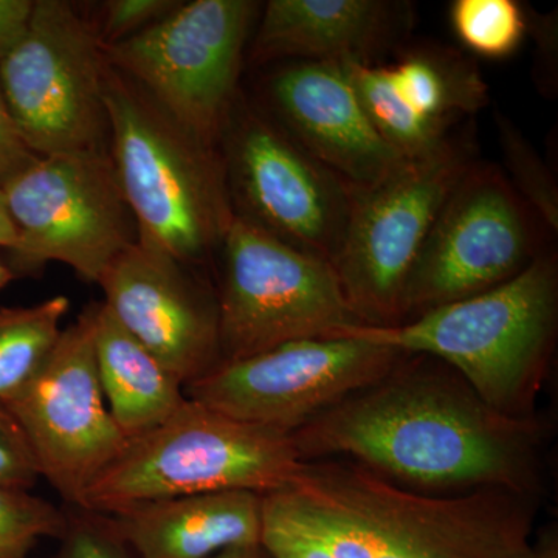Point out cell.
<instances>
[{
  "instance_id": "obj_30",
  "label": "cell",
  "mask_w": 558,
  "mask_h": 558,
  "mask_svg": "<svg viewBox=\"0 0 558 558\" xmlns=\"http://www.w3.org/2000/svg\"><path fill=\"white\" fill-rule=\"evenodd\" d=\"M38 159L22 140L0 89V190Z\"/></svg>"
},
{
  "instance_id": "obj_15",
  "label": "cell",
  "mask_w": 558,
  "mask_h": 558,
  "mask_svg": "<svg viewBox=\"0 0 558 558\" xmlns=\"http://www.w3.org/2000/svg\"><path fill=\"white\" fill-rule=\"evenodd\" d=\"M105 306L183 389L220 362L218 300L179 260L135 242L102 275Z\"/></svg>"
},
{
  "instance_id": "obj_16",
  "label": "cell",
  "mask_w": 558,
  "mask_h": 558,
  "mask_svg": "<svg viewBox=\"0 0 558 558\" xmlns=\"http://www.w3.org/2000/svg\"><path fill=\"white\" fill-rule=\"evenodd\" d=\"M269 95L284 134L352 191L409 161L371 123L340 62H289L271 75Z\"/></svg>"
},
{
  "instance_id": "obj_12",
  "label": "cell",
  "mask_w": 558,
  "mask_h": 558,
  "mask_svg": "<svg viewBox=\"0 0 558 558\" xmlns=\"http://www.w3.org/2000/svg\"><path fill=\"white\" fill-rule=\"evenodd\" d=\"M405 355L355 336L289 341L218 363L185 387V396L236 421L292 436Z\"/></svg>"
},
{
  "instance_id": "obj_29",
  "label": "cell",
  "mask_w": 558,
  "mask_h": 558,
  "mask_svg": "<svg viewBox=\"0 0 558 558\" xmlns=\"http://www.w3.org/2000/svg\"><path fill=\"white\" fill-rule=\"evenodd\" d=\"M179 3L168 0H112L106 3L105 38L110 44L135 35L167 16Z\"/></svg>"
},
{
  "instance_id": "obj_9",
  "label": "cell",
  "mask_w": 558,
  "mask_h": 558,
  "mask_svg": "<svg viewBox=\"0 0 558 558\" xmlns=\"http://www.w3.org/2000/svg\"><path fill=\"white\" fill-rule=\"evenodd\" d=\"M258 3L194 0L119 43L106 60L130 73L183 131L215 148L233 106Z\"/></svg>"
},
{
  "instance_id": "obj_13",
  "label": "cell",
  "mask_w": 558,
  "mask_h": 558,
  "mask_svg": "<svg viewBox=\"0 0 558 558\" xmlns=\"http://www.w3.org/2000/svg\"><path fill=\"white\" fill-rule=\"evenodd\" d=\"M97 304L62 330L39 373L2 405L28 440L39 476L83 510L87 492L130 440L106 403L94 351Z\"/></svg>"
},
{
  "instance_id": "obj_7",
  "label": "cell",
  "mask_w": 558,
  "mask_h": 558,
  "mask_svg": "<svg viewBox=\"0 0 558 558\" xmlns=\"http://www.w3.org/2000/svg\"><path fill=\"white\" fill-rule=\"evenodd\" d=\"M473 161L450 142L409 160L368 189L352 191L351 211L333 270L363 326L405 322V292L422 245L451 190Z\"/></svg>"
},
{
  "instance_id": "obj_4",
  "label": "cell",
  "mask_w": 558,
  "mask_h": 558,
  "mask_svg": "<svg viewBox=\"0 0 558 558\" xmlns=\"http://www.w3.org/2000/svg\"><path fill=\"white\" fill-rule=\"evenodd\" d=\"M112 161L137 241L180 264L202 260L234 218L222 160L119 80L105 78Z\"/></svg>"
},
{
  "instance_id": "obj_25",
  "label": "cell",
  "mask_w": 558,
  "mask_h": 558,
  "mask_svg": "<svg viewBox=\"0 0 558 558\" xmlns=\"http://www.w3.org/2000/svg\"><path fill=\"white\" fill-rule=\"evenodd\" d=\"M499 143L512 186L548 229H558V191L538 154L508 120L498 119Z\"/></svg>"
},
{
  "instance_id": "obj_3",
  "label": "cell",
  "mask_w": 558,
  "mask_h": 558,
  "mask_svg": "<svg viewBox=\"0 0 558 558\" xmlns=\"http://www.w3.org/2000/svg\"><path fill=\"white\" fill-rule=\"evenodd\" d=\"M557 322L556 256L539 253L526 269L497 288L398 326H360L348 336L439 360L492 409L527 417L534 416L548 374Z\"/></svg>"
},
{
  "instance_id": "obj_23",
  "label": "cell",
  "mask_w": 558,
  "mask_h": 558,
  "mask_svg": "<svg viewBox=\"0 0 558 558\" xmlns=\"http://www.w3.org/2000/svg\"><path fill=\"white\" fill-rule=\"evenodd\" d=\"M450 20L459 40L488 60L512 54L527 28L523 10L513 0H457Z\"/></svg>"
},
{
  "instance_id": "obj_27",
  "label": "cell",
  "mask_w": 558,
  "mask_h": 558,
  "mask_svg": "<svg viewBox=\"0 0 558 558\" xmlns=\"http://www.w3.org/2000/svg\"><path fill=\"white\" fill-rule=\"evenodd\" d=\"M83 513L68 521L53 558H135L108 519Z\"/></svg>"
},
{
  "instance_id": "obj_31",
  "label": "cell",
  "mask_w": 558,
  "mask_h": 558,
  "mask_svg": "<svg viewBox=\"0 0 558 558\" xmlns=\"http://www.w3.org/2000/svg\"><path fill=\"white\" fill-rule=\"evenodd\" d=\"M33 9L32 0H0V60L27 35Z\"/></svg>"
},
{
  "instance_id": "obj_14",
  "label": "cell",
  "mask_w": 558,
  "mask_h": 558,
  "mask_svg": "<svg viewBox=\"0 0 558 558\" xmlns=\"http://www.w3.org/2000/svg\"><path fill=\"white\" fill-rule=\"evenodd\" d=\"M222 160L234 215L332 266L347 231L352 190L253 112L227 120Z\"/></svg>"
},
{
  "instance_id": "obj_1",
  "label": "cell",
  "mask_w": 558,
  "mask_h": 558,
  "mask_svg": "<svg viewBox=\"0 0 558 558\" xmlns=\"http://www.w3.org/2000/svg\"><path fill=\"white\" fill-rule=\"evenodd\" d=\"M303 461L339 458L432 495L542 490V424L492 409L439 360L410 355L292 435Z\"/></svg>"
},
{
  "instance_id": "obj_22",
  "label": "cell",
  "mask_w": 558,
  "mask_h": 558,
  "mask_svg": "<svg viewBox=\"0 0 558 558\" xmlns=\"http://www.w3.org/2000/svg\"><path fill=\"white\" fill-rule=\"evenodd\" d=\"M68 296L35 306L0 307V403L13 398L43 368L60 340Z\"/></svg>"
},
{
  "instance_id": "obj_10",
  "label": "cell",
  "mask_w": 558,
  "mask_h": 558,
  "mask_svg": "<svg viewBox=\"0 0 558 558\" xmlns=\"http://www.w3.org/2000/svg\"><path fill=\"white\" fill-rule=\"evenodd\" d=\"M0 89L36 156L100 148L102 44L69 2H35L27 35L0 60Z\"/></svg>"
},
{
  "instance_id": "obj_35",
  "label": "cell",
  "mask_w": 558,
  "mask_h": 558,
  "mask_svg": "<svg viewBox=\"0 0 558 558\" xmlns=\"http://www.w3.org/2000/svg\"><path fill=\"white\" fill-rule=\"evenodd\" d=\"M208 558H271L260 543L256 545L233 546Z\"/></svg>"
},
{
  "instance_id": "obj_20",
  "label": "cell",
  "mask_w": 558,
  "mask_h": 558,
  "mask_svg": "<svg viewBox=\"0 0 558 558\" xmlns=\"http://www.w3.org/2000/svg\"><path fill=\"white\" fill-rule=\"evenodd\" d=\"M400 101L421 119L449 126L453 117L473 113L487 102L478 70L453 53L416 50L387 68Z\"/></svg>"
},
{
  "instance_id": "obj_17",
  "label": "cell",
  "mask_w": 558,
  "mask_h": 558,
  "mask_svg": "<svg viewBox=\"0 0 558 558\" xmlns=\"http://www.w3.org/2000/svg\"><path fill=\"white\" fill-rule=\"evenodd\" d=\"M409 3L389 0H270L253 43V60L362 61L409 32Z\"/></svg>"
},
{
  "instance_id": "obj_18",
  "label": "cell",
  "mask_w": 558,
  "mask_h": 558,
  "mask_svg": "<svg viewBox=\"0 0 558 558\" xmlns=\"http://www.w3.org/2000/svg\"><path fill=\"white\" fill-rule=\"evenodd\" d=\"M108 520L137 558H208L260 543L263 495L234 490L160 499Z\"/></svg>"
},
{
  "instance_id": "obj_36",
  "label": "cell",
  "mask_w": 558,
  "mask_h": 558,
  "mask_svg": "<svg viewBox=\"0 0 558 558\" xmlns=\"http://www.w3.org/2000/svg\"><path fill=\"white\" fill-rule=\"evenodd\" d=\"M13 279V271L9 269V267L3 266L0 263V289L5 288L7 284Z\"/></svg>"
},
{
  "instance_id": "obj_28",
  "label": "cell",
  "mask_w": 558,
  "mask_h": 558,
  "mask_svg": "<svg viewBox=\"0 0 558 558\" xmlns=\"http://www.w3.org/2000/svg\"><path fill=\"white\" fill-rule=\"evenodd\" d=\"M39 478L38 465L24 432L0 403V484L31 490Z\"/></svg>"
},
{
  "instance_id": "obj_24",
  "label": "cell",
  "mask_w": 558,
  "mask_h": 558,
  "mask_svg": "<svg viewBox=\"0 0 558 558\" xmlns=\"http://www.w3.org/2000/svg\"><path fill=\"white\" fill-rule=\"evenodd\" d=\"M68 521L31 490L0 484V558H28L39 539L61 537Z\"/></svg>"
},
{
  "instance_id": "obj_33",
  "label": "cell",
  "mask_w": 558,
  "mask_h": 558,
  "mask_svg": "<svg viewBox=\"0 0 558 558\" xmlns=\"http://www.w3.org/2000/svg\"><path fill=\"white\" fill-rule=\"evenodd\" d=\"M16 227L7 208L5 197H3L2 190H0V247L10 250L16 244Z\"/></svg>"
},
{
  "instance_id": "obj_6",
  "label": "cell",
  "mask_w": 558,
  "mask_h": 558,
  "mask_svg": "<svg viewBox=\"0 0 558 558\" xmlns=\"http://www.w3.org/2000/svg\"><path fill=\"white\" fill-rule=\"evenodd\" d=\"M222 247L220 362L252 357L289 341L347 337L363 326L328 260L236 215Z\"/></svg>"
},
{
  "instance_id": "obj_32",
  "label": "cell",
  "mask_w": 558,
  "mask_h": 558,
  "mask_svg": "<svg viewBox=\"0 0 558 558\" xmlns=\"http://www.w3.org/2000/svg\"><path fill=\"white\" fill-rule=\"evenodd\" d=\"M532 31L538 46L539 84L543 90L553 92V83L554 87L557 84V17H537L534 20Z\"/></svg>"
},
{
  "instance_id": "obj_11",
  "label": "cell",
  "mask_w": 558,
  "mask_h": 558,
  "mask_svg": "<svg viewBox=\"0 0 558 558\" xmlns=\"http://www.w3.org/2000/svg\"><path fill=\"white\" fill-rule=\"evenodd\" d=\"M534 218L502 171L470 165L414 263L405 322L497 288L526 269L539 255Z\"/></svg>"
},
{
  "instance_id": "obj_5",
  "label": "cell",
  "mask_w": 558,
  "mask_h": 558,
  "mask_svg": "<svg viewBox=\"0 0 558 558\" xmlns=\"http://www.w3.org/2000/svg\"><path fill=\"white\" fill-rule=\"evenodd\" d=\"M292 436L258 427L186 398L159 427L128 442L95 481L83 512L120 510L190 495H269L295 483L303 469Z\"/></svg>"
},
{
  "instance_id": "obj_26",
  "label": "cell",
  "mask_w": 558,
  "mask_h": 558,
  "mask_svg": "<svg viewBox=\"0 0 558 558\" xmlns=\"http://www.w3.org/2000/svg\"><path fill=\"white\" fill-rule=\"evenodd\" d=\"M260 545L271 558H337L328 546L279 508L270 495L263 497Z\"/></svg>"
},
{
  "instance_id": "obj_19",
  "label": "cell",
  "mask_w": 558,
  "mask_h": 558,
  "mask_svg": "<svg viewBox=\"0 0 558 558\" xmlns=\"http://www.w3.org/2000/svg\"><path fill=\"white\" fill-rule=\"evenodd\" d=\"M94 351L106 403L128 440L159 427L185 402L182 385L102 303L95 311Z\"/></svg>"
},
{
  "instance_id": "obj_8",
  "label": "cell",
  "mask_w": 558,
  "mask_h": 558,
  "mask_svg": "<svg viewBox=\"0 0 558 558\" xmlns=\"http://www.w3.org/2000/svg\"><path fill=\"white\" fill-rule=\"evenodd\" d=\"M2 193L16 227L10 250L16 269L61 263L98 284L137 242L112 157L101 146L39 157Z\"/></svg>"
},
{
  "instance_id": "obj_34",
  "label": "cell",
  "mask_w": 558,
  "mask_h": 558,
  "mask_svg": "<svg viewBox=\"0 0 558 558\" xmlns=\"http://www.w3.org/2000/svg\"><path fill=\"white\" fill-rule=\"evenodd\" d=\"M527 558H558L557 532L553 529L546 531L542 538L534 542V548Z\"/></svg>"
},
{
  "instance_id": "obj_2",
  "label": "cell",
  "mask_w": 558,
  "mask_h": 558,
  "mask_svg": "<svg viewBox=\"0 0 558 558\" xmlns=\"http://www.w3.org/2000/svg\"><path fill=\"white\" fill-rule=\"evenodd\" d=\"M337 558H527L534 498L508 490L432 495L348 459L304 461L269 494Z\"/></svg>"
},
{
  "instance_id": "obj_21",
  "label": "cell",
  "mask_w": 558,
  "mask_h": 558,
  "mask_svg": "<svg viewBox=\"0 0 558 558\" xmlns=\"http://www.w3.org/2000/svg\"><path fill=\"white\" fill-rule=\"evenodd\" d=\"M366 116L381 138L407 160L424 159L449 145L447 126L407 108L389 83L387 68L373 62L341 61Z\"/></svg>"
}]
</instances>
